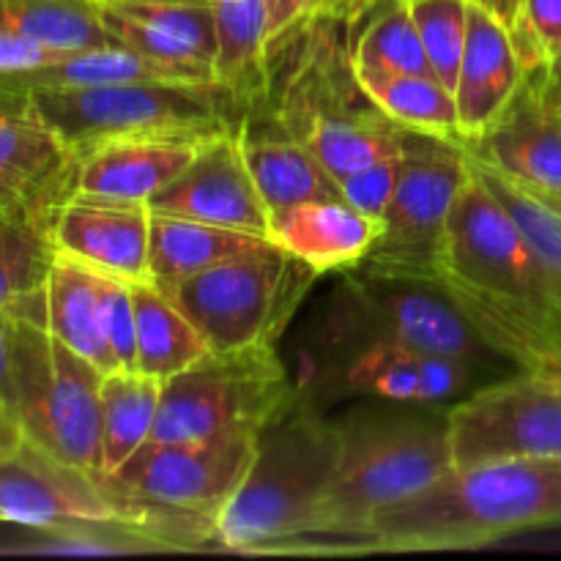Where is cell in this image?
Returning <instances> with one entry per match:
<instances>
[{
	"label": "cell",
	"mask_w": 561,
	"mask_h": 561,
	"mask_svg": "<svg viewBox=\"0 0 561 561\" xmlns=\"http://www.w3.org/2000/svg\"><path fill=\"white\" fill-rule=\"evenodd\" d=\"M433 285L515 370H561V301L551 272L474 164Z\"/></svg>",
	"instance_id": "1"
},
{
	"label": "cell",
	"mask_w": 561,
	"mask_h": 561,
	"mask_svg": "<svg viewBox=\"0 0 561 561\" xmlns=\"http://www.w3.org/2000/svg\"><path fill=\"white\" fill-rule=\"evenodd\" d=\"M447 409L400 403V409L354 411L332 420L337 436L332 474L296 542V557L376 553L367 531L373 515L416 496L455 469Z\"/></svg>",
	"instance_id": "2"
},
{
	"label": "cell",
	"mask_w": 561,
	"mask_h": 561,
	"mask_svg": "<svg viewBox=\"0 0 561 561\" xmlns=\"http://www.w3.org/2000/svg\"><path fill=\"white\" fill-rule=\"evenodd\" d=\"M561 526V455L460 466L370 520L376 553L469 551Z\"/></svg>",
	"instance_id": "3"
},
{
	"label": "cell",
	"mask_w": 561,
	"mask_h": 561,
	"mask_svg": "<svg viewBox=\"0 0 561 561\" xmlns=\"http://www.w3.org/2000/svg\"><path fill=\"white\" fill-rule=\"evenodd\" d=\"M340 22L316 14L288 33L296 55L279 80L274 121L285 137L305 146L334 179L367 168L378 159L405 153L414 131L394 124L359 85L351 60L337 38Z\"/></svg>",
	"instance_id": "4"
},
{
	"label": "cell",
	"mask_w": 561,
	"mask_h": 561,
	"mask_svg": "<svg viewBox=\"0 0 561 561\" xmlns=\"http://www.w3.org/2000/svg\"><path fill=\"white\" fill-rule=\"evenodd\" d=\"M33 113L77 153L118 140L208 142L236 135L250 110L217 80H142L80 88H27Z\"/></svg>",
	"instance_id": "5"
},
{
	"label": "cell",
	"mask_w": 561,
	"mask_h": 561,
	"mask_svg": "<svg viewBox=\"0 0 561 561\" xmlns=\"http://www.w3.org/2000/svg\"><path fill=\"white\" fill-rule=\"evenodd\" d=\"M334 453V422L299 394L261 431L252 471L217 518L219 551L294 553L332 474Z\"/></svg>",
	"instance_id": "6"
},
{
	"label": "cell",
	"mask_w": 561,
	"mask_h": 561,
	"mask_svg": "<svg viewBox=\"0 0 561 561\" xmlns=\"http://www.w3.org/2000/svg\"><path fill=\"white\" fill-rule=\"evenodd\" d=\"M102 378L104 373L93 362L49 334L47 307L20 312L14 416L22 438L93 477H104Z\"/></svg>",
	"instance_id": "7"
},
{
	"label": "cell",
	"mask_w": 561,
	"mask_h": 561,
	"mask_svg": "<svg viewBox=\"0 0 561 561\" xmlns=\"http://www.w3.org/2000/svg\"><path fill=\"white\" fill-rule=\"evenodd\" d=\"M337 274V288L318 329V351L362 337H387L427 354L458 356L480 370H491V362H507L471 329L463 312L436 285L378 277L359 268Z\"/></svg>",
	"instance_id": "8"
},
{
	"label": "cell",
	"mask_w": 561,
	"mask_h": 561,
	"mask_svg": "<svg viewBox=\"0 0 561 561\" xmlns=\"http://www.w3.org/2000/svg\"><path fill=\"white\" fill-rule=\"evenodd\" d=\"M299 394L277 343L208 351L162 383L151 442H192L233 427L263 431Z\"/></svg>",
	"instance_id": "9"
},
{
	"label": "cell",
	"mask_w": 561,
	"mask_h": 561,
	"mask_svg": "<svg viewBox=\"0 0 561 561\" xmlns=\"http://www.w3.org/2000/svg\"><path fill=\"white\" fill-rule=\"evenodd\" d=\"M318 272L277 244L217 263L170 294L211 351L277 343Z\"/></svg>",
	"instance_id": "10"
},
{
	"label": "cell",
	"mask_w": 561,
	"mask_h": 561,
	"mask_svg": "<svg viewBox=\"0 0 561 561\" xmlns=\"http://www.w3.org/2000/svg\"><path fill=\"white\" fill-rule=\"evenodd\" d=\"M469 179L471 162L463 142L414 131L398 190L381 219V233L362 263L351 268L378 277L436 283L449 217Z\"/></svg>",
	"instance_id": "11"
},
{
	"label": "cell",
	"mask_w": 561,
	"mask_h": 561,
	"mask_svg": "<svg viewBox=\"0 0 561 561\" xmlns=\"http://www.w3.org/2000/svg\"><path fill=\"white\" fill-rule=\"evenodd\" d=\"M261 431L233 427L192 442H148L104 474L115 491L217 524L257 458Z\"/></svg>",
	"instance_id": "12"
},
{
	"label": "cell",
	"mask_w": 561,
	"mask_h": 561,
	"mask_svg": "<svg viewBox=\"0 0 561 561\" xmlns=\"http://www.w3.org/2000/svg\"><path fill=\"white\" fill-rule=\"evenodd\" d=\"M455 469L561 455V370H515L447 409Z\"/></svg>",
	"instance_id": "13"
},
{
	"label": "cell",
	"mask_w": 561,
	"mask_h": 561,
	"mask_svg": "<svg viewBox=\"0 0 561 561\" xmlns=\"http://www.w3.org/2000/svg\"><path fill=\"white\" fill-rule=\"evenodd\" d=\"M482 370L447 354H427L387 337H362L321 351L310 403L373 398L389 403H449L482 387Z\"/></svg>",
	"instance_id": "14"
},
{
	"label": "cell",
	"mask_w": 561,
	"mask_h": 561,
	"mask_svg": "<svg viewBox=\"0 0 561 561\" xmlns=\"http://www.w3.org/2000/svg\"><path fill=\"white\" fill-rule=\"evenodd\" d=\"M80 190V157L25 99L0 107V211L58 219Z\"/></svg>",
	"instance_id": "15"
},
{
	"label": "cell",
	"mask_w": 561,
	"mask_h": 561,
	"mask_svg": "<svg viewBox=\"0 0 561 561\" xmlns=\"http://www.w3.org/2000/svg\"><path fill=\"white\" fill-rule=\"evenodd\" d=\"M148 208L272 239V214L247 168L239 131L201 146L184 173L159 190Z\"/></svg>",
	"instance_id": "16"
},
{
	"label": "cell",
	"mask_w": 561,
	"mask_h": 561,
	"mask_svg": "<svg viewBox=\"0 0 561 561\" xmlns=\"http://www.w3.org/2000/svg\"><path fill=\"white\" fill-rule=\"evenodd\" d=\"M460 142L471 159L504 179L561 197V115L546 102L531 71L502 113L480 135Z\"/></svg>",
	"instance_id": "17"
},
{
	"label": "cell",
	"mask_w": 561,
	"mask_h": 561,
	"mask_svg": "<svg viewBox=\"0 0 561 561\" xmlns=\"http://www.w3.org/2000/svg\"><path fill=\"white\" fill-rule=\"evenodd\" d=\"M58 252L121 283H151V208L135 201L77 195L55 222Z\"/></svg>",
	"instance_id": "18"
},
{
	"label": "cell",
	"mask_w": 561,
	"mask_h": 561,
	"mask_svg": "<svg viewBox=\"0 0 561 561\" xmlns=\"http://www.w3.org/2000/svg\"><path fill=\"white\" fill-rule=\"evenodd\" d=\"M99 20L115 44L214 75L217 25L208 0H115L99 3Z\"/></svg>",
	"instance_id": "19"
},
{
	"label": "cell",
	"mask_w": 561,
	"mask_h": 561,
	"mask_svg": "<svg viewBox=\"0 0 561 561\" xmlns=\"http://www.w3.org/2000/svg\"><path fill=\"white\" fill-rule=\"evenodd\" d=\"M524 64L515 49L513 33L493 14L469 3L463 58H460L455 104H458L460 140L480 135L524 80Z\"/></svg>",
	"instance_id": "20"
},
{
	"label": "cell",
	"mask_w": 561,
	"mask_h": 561,
	"mask_svg": "<svg viewBox=\"0 0 561 561\" xmlns=\"http://www.w3.org/2000/svg\"><path fill=\"white\" fill-rule=\"evenodd\" d=\"M381 222L345 201H310L272 214V241L318 274L356 266L376 244Z\"/></svg>",
	"instance_id": "21"
},
{
	"label": "cell",
	"mask_w": 561,
	"mask_h": 561,
	"mask_svg": "<svg viewBox=\"0 0 561 561\" xmlns=\"http://www.w3.org/2000/svg\"><path fill=\"white\" fill-rule=\"evenodd\" d=\"M201 146L206 142L118 140L99 146L80 159L77 195L148 203L175 175L184 173Z\"/></svg>",
	"instance_id": "22"
},
{
	"label": "cell",
	"mask_w": 561,
	"mask_h": 561,
	"mask_svg": "<svg viewBox=\"0 0 561 561\" xmlns=\"http://www.w3.org/2000/svg\"><path fill=\"white\" fill-rule=\"evenodd\" d=\"M107 274L93 272L85 263L58 252L49 268L47 285V329L55 340L85 356L102 373H113V354L104 332L107 318Z\"/></svg>",
	"instance_id": "23"
},
{
	"label": "cell",
	"mask_w": 561,
	"mask_h": 561,
	"mask_svg": "<svg viewBox=\"0 0 561 561\" xmlns=\"http://www.w3.org/2000/svg\"><path fill=\"white\" fill-rule=\"evenodd\" d=\"M266 247H274V241L263 236L151 211V247H148L151 285L170 296L184 279L230 257Z\"/></svg>",
	"instance_id": "24"
},
{
	"label": "cell",
	"mask_w": 561,
	"mask_h": 561,
	"mask_svg": "<svg viewBox=\"0 0 561 561\" xmlns=\"http://www.w3.org/2000/svg\"><path fill=\"white\" fill-rule=\"evenodd\" d=\"M142 80H181L206 82L214 80L208 69L197 66L168 64V60L148 58L124 44L80 49V53L60 55L49 64L25 71H5L0 85L27 91V88H80V85H113V82H142Z\"/></svg>",
	"instance_id": "25"
},
{
	"label": "cell",
	"mask_w": 561,
	"mask_h": 561,
	"mask_svg": "<svg viewBox=\"0 0 561 561\" xmlns=\"http://www.w3.org/2000/svg\"><path fill=\"white\" fill-rule=\"evenodd\" d=\"M239 142L268 214L310 201H343L337 179L305 146L285 137L283 131L252 135L244 121L239 129Z\"/></svg>",
	"instance_id": "26"
},
{
	"label": "cell",
	"mask_w": 561,
	"mask_h": 561,
	"mask_svg": "<svg viewBox=\"0 0 561 561\" xmlns=\"http://www.w3.org/2000/svg\"><path fill=\"white\" fill-rule=\"evenodd\" d=\"M217 25L214 80L233 91L247 110L268 93L266 0H208Z\"/></svg>",
	"instance_id": "27"
},
{
	"label": "cell",
	"mask_w": 561,
	"mask_h": 561,
	"mask_svg": "<svg viewBox=\"0 0 561 561\" xmlns=\"http://www.w3.org/2000/svg\"><path fill=\"white\" fill-rule=\"evenodd\" d=\"M137 321V370L168 381L208 354V343L170 296L151 283L129 285Z\"/></svg>",
	"instance_id": "28"
},
{
	"label": "cell",
	"mask_w": 561,
	"mask_h": 561,
	"mask_svg": "<svg viewBox=\"0 0 561 561\" xmlns=\"http://www.w3.org/2000/svg\"><path fill=\"white\" fill-rule=\"evenodd\" d=\"M162 378L140 370H113L102 378V466L113 474L151 442L162 403Z\"/></svg>",
	"instance_id": "29"
},
{
	"label": "cell",
	"mask_w": 561,
	"mask_h": 561,
	"mask_svg": "<svg viewBox=\"0 0 561 561\" xmlns=\"http://www.w3.org/2000/svg\"><path fill=\"white\" fill-rule=\"evenodd\" d=\"M0 31L60 55L115 44L99 20L96 0H0Z\"/></svg>",
	"instance_id": "30"
},
{
	"label": "cell",
	"mask_w": 561,
	"mask_h": 561,
	"mask_svg": "<svg viewBox=\"0 0 561 561\" xmlns=\"http://www.w3.org/2000/svg\"><path fill=\"white\" fill-rule=\"evenodd\" d=\"M356 80L378 110L403 129L460 140L455 93L438 77L356 71Z\"/></svg>",
	"instance_id": "31"
},
{
	"label": "cell",
	"mask_w": 561,
	"mask_h": 561,
	"mask_svg": "<svg viewBox=\"0 0 561 561\" xmlns=\"http://www.w3.org/2000/svg\"><path fill=\"white\" fill-rule=\"evenodd\" d=\"M365 31L351 47L356 71H387V75L438 77L422 47L405 0H381L370 11Z\"/></svg>",
	"instance_id": "32"
},
{
	"label": "cell",
	"mask_w": 561,
	"mask_h": 561,
	"mask_svg": "<svg viewBox=\"0 0 561 561\" xmlns=\"http://www.w3.org/2000/svg\"><path fill=\"white\" fill-rule=\"evenodd\" d=\"M58 219L0 211V307L44 290L58 257Z\"/></svg>",
	"instance_id": "33"
},
{
	"label": "cell",
	"mask_w": 561,
	"mask_h": 561,
	"mask_svg": "<svg viewBox=\"0 0 561 561\" xmlns=\"http://www.w3.org/2000/svg\"><path fill=\"white\" fill-rule=\"evenodd\" d=\"M471 164H474L477 175L491 186L493 195H496L499 201L507 206V211L518 219L524 233L529 236L535 250L540 252L548 272H551V279L553 285H557V294L561 301V214L553 206H548L540 195H535V192L526 190V186L515 184V181L504 179L502 173L485 168V164L477 162V159H471Z\"/></svg>",
	"instance_id": "34"
},
{
	"label": "cell",
	"mask_w": 561,
	"mask_h": 561,
	"mask_svg": "<svg viewBox=\"0 0 561 561\" xmlns=\"http://www.w3.org/2000/svg\"><path fill=\"white\" fill-rule=\"evenodd\" d=\"M438 80L455 91L469 31V0H405Z\"/></svg>",
	"instance_id": "35"
},
{
	"label": "cell",
	"mask_w": 561,
	"mask_h": 561,
	"mask_svg": "<svg viewBox=\"0 0 561 561\" xmlns=\"http://www.w3.org/2000/svg\"><path fill=\"white\" fill-rule=\"evenodd\" d=\"M513 42L524 71L561 55V0H524Z\"/></svg>",
	"instance_id": "36"
},
{
	"label": "cell",
	"mask_w": 561,
	"mask_h": 561,
	"mask_svg": "<svg viewBox=\"0 0 561 561\" xmlns=\"http://www.w3.org/2000/svg\"><path fill=\"white\" fill-rule=\"evenodd\" d=\"M409 151V148H405ZM405 153H394V157L378 159V162L367 164V168L354 170V173L337 179L343 201L351 203L356 211L367 214V217L381 222L387 206L392 203L394 190H398L400 173H403Z\"/></svg>",
	"instance_id": "37"
},
{
	"label": "cell",
	"mask_w": 561,
	"mask_h": 561,
	"mask_svg": "<svg viewBox=\"0 0 561 561\" xmlns=\"http://www.w3.org/2000/svg\"><path fill=\"white\" fill-rule=\"evenodd\" d=\"M110 354L115 370H137V321L129 283L110 277L107 318H104Z\"/></svg>",
	"instance_id": "38"
},
{
	"label": "cell",
	"mask_w": 561,
	"mask_h": 561,
	"mask_svg": "<svg viewBox=\"0 0 561 561\" xmlns=\"http://www.w3.org/2000/svg\"><path fill=\"white\" fill-rule=\"evenodd\" d=\"M60 58V53L42 47V44L22 38L16 33L0 31V75L5 71H25L36 69V66L49 64V60Z\"/></svg>",
	"instance_id": "39"
},
{
	"label": "cell",
	"mask_w": 561,
	"mask_h": 561,
	"mask_svg": "<svg viewBox=\"0 0 561 561\" xmlns=\"http://www.w3.org/2000/svg\"><path fill=\"white\" fill-rule=\"evenodd\" d=\"M321 0H266L268 11V49L288 36L296 25L318 14Z\"/></svg>",
	"instance_id": "40"
},
{
	"label": "cell",
	"mask_w": 561,
	"mask_h": 561,
	"mask_svg": "<svg viewBox=\"0 0 561 561\" xmlns=\"http://www.w3.org/2000/svg\"><path fill=\"white\" fill-rule=\"evenodd\" d=\"M381 0H321V9L318 14L332 16V20L345 22V25H354V22L365 20Z\"/></svg>",
	"instance_id": "41"
},
{
	"label": "cell",
	"mask_w": 561,
	"mask_h": 561,
	"mask_svg": "<svg viewBox=\"0 0 561 561\" xmlns=\"http://www.w3.org/2000/svg\"><path fill=\"white\" fill-rule=\"evenodd\" d=\"M529 71L537 77V85H540L546 102L561 115V55L546 60V64L535 66V69Z\"/></svg>",
	"instance_id": "42"
},
{
	"label": "cell",
	"mask_w": 561,
	"mask_h": 561,
	"mask_svg": "<svg viewBox=\"0 0 561 561\" xmlns=\"http://www.w3.org/2000/svg\"><path fill=\"white\" fill-rule=\"evenodd\" d=\"M469 3L480 5L488 14L496 16L507 31H515L520 20V11H524V0H469Z\"/></svg>",
	"instance_id": "43"
},
{
	"label": "cell",
	"mask_w": 561,
	"mask_h": 561,
	"mask_svg": "<svg viewBox=\"0 0 561 561\" xmlns=\"http://www.w3.org/2000/svg\"><path fill=\"white\" fill-rule=\"evenodd\" d=\"M22 442V431L16 427V422L11 420L9 411L0 405V453H5V449L16 447V444Z\"/></svg>",
	"instance_id": "44"
},
{
	"label": "cell",
	"mask_w": 561,
	"mask_h": 561,
	"mask_svg": "<svg viewBox=\"0 0 561 561\" xmlns=\"http://www.w3.org/2000/svg\"><path fill=\"white\" fill-rule=\"evenodd\" d=\"M20 99H25V91H14V88L0 85V107H9V104H16Z\"/></svg>",
	"instance_id": "45"
},
{
	"label": "cell",
	"mask_w": 561,
	"mask_h": 561,
	"mask_svg": "<svg viewBox=\"0 0 561 561\" xmlns=\"http://www.w3.org/2000/svg\"><path fill=\"white\" fill-rule=\"evenodd\" d=\"M531 192H535V190H531ZM535 195H540L542 201L548 203V206H553L561 214V197H557V195H542V192H535Z\"/></svg>",
	"instance_id": "46"
},
{
	"label": "cell",
	"mask_w": 561,
	"mask_h": 561,
	"mask_svg": "<svg viewBox=\"0 0 561 561\" xmlns=\"http://www.w3.org/2000/svg\"><path fill=\"white\" fill-rule=\"evenodd\" d=\"M99 3H115V0H99Z\"/></svg>",
	"instance_id": "47"
}]
</instances>
